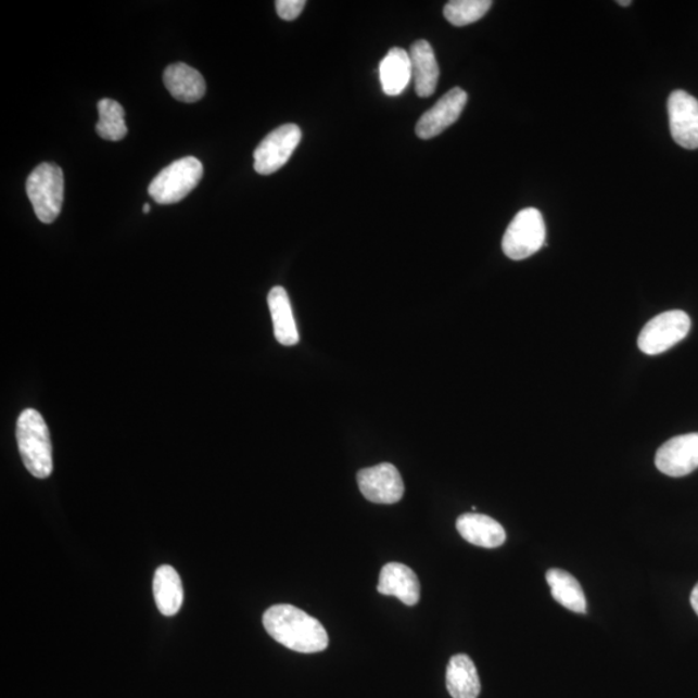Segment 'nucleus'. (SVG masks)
I'll use <instances>...</instances> for the list:
<instances>
[{
    "label": "nucleus",
    "mask_w": 698,
    "mask_h": 698,
    "mask_svg": "<svg viewBox=\"0 0 698 698\" xmlns=\"http://www.w3.org/2000/svg\"><path fill=\"white\" fill-rule=\"evenodd\" d=\"M263 625L277 643L295 652L317 653L329 646L322 623L294 606L270 607L263 615Z\"/></svg>",
    "instance_id": "1"
},
{
    "label": "nucleus",
    "mask_w": 698,
    "mask_h": 698,
    "mask_svg": "<svg viewBox=\"0 0 698 698\" xmlns=\"http://www.w3.org/2000/svg\"><path fill=\"white\" fill-rule=\"evenodd\" d=\"M16 436L26 470L34 478H50L53 471L52 444L43 417L37 410H24L17 420Z\"/></svg>",
    "instance_id": "2"
},
{
    "label": "nucleus",
    "mask_w": 698,
    "mask_h": 698,
    "mask_svg": "<svg viewBox=\"0 0 698 698\" xmlns=\"http://www.w3.org/2000/svg\"><path fill=\"white\" fill-rule=\"evenodd\" d=\"M26 193L40 221H55L64 202L63 169L55 164H42L34 168L26 181Z\"/></svg>",
    "instance_id": "3"
},
{
    "label": "nucleus",
    "mask_w": 698,
    "mask_h": 698,
    "mask_svg": "<svg viewBox=\"0 0 698 698\" xmlns=\"http://www.w3.org/2000/svg\"><path fill=\"white\" fill-rule=\"evenodd\" d=\"M202 176L201 161L194 157L181 158L162 169L149 185L148 192L161 205H172L185 200L199 186Z\"/></svg>",
    "instance_id": "4"
},
{
    "label": "nucleus",
    "mask_w": 698,
    "mask_h": 698,
    "mask_svg": "<svg viewBox=\"0 0 698 698\" xmlns=\"http://www.w3.org/2000/svg\"><path fill=\"white\" fill-rule=\"evenodd\" d=\"M546 226L537 208H524L515 216L503 240L504 253L512 261H524L545 245Z\"/></svg>",
    "instance_id": "5"
},
{
    "label": "nucleus",
    "mask_w": 698,
    "mask_h": 698,
    "mask_svg": "<svg viewBox=\"0 0 698 698\" xmlns=\"http://www.w3.org/2000/svg\"><path fill=\"white\" fill-rule=\"evenodd\" d=\"M689 330L690 318L686 312L680 309L663 312L643 328L638 345L643 354L660 355L682 342Z\"/></svg>",
    "instance_id": "6"
},
{
    "label": "nucleus",
    "mask_w": 698,
    "mask_h": 698,
    "mask_svg": "<svg viewBox=\"0 0 698 698\" xmlns=\"http://www.w3.org/2000/svg\"><path fill=\"white\" fill-rule=\"evenodd\" d=\"M302 140L301 128L294 124L276 128L264 138L254 152V168L257 174L270 175L288 164Z\"/></svg>",
    "instance_id": "7"
},
{
    "label": "nucleus",
    "mask_w": 698,
    "mask_h": 698,
    "mask_svg": "<svg viewBox=\"0 0 698 698\" xmlns=\"http://www.w3.org/2000/svg\"><path fill=\"white\" fill-rule=\"evenodd\" d=\"M357 483L363 496L372 504H397L405 492L403 478L391 464H381L358 471Z\"/></svg>",
    "instance_id": "8"
},
{
    "label": "nucleus",
    "mask_w": 698,
    "mask_h": 698,
    "mask_svg": "<svg viewBox=\"0 0 698 698\" xmlns=\"http://www.w3.org/2000/svg\"><path fill=\"white\" fill-rule=\"evenodd\" d=\"M656 467L671 478L687 477L698 469V432L668 440L656 453Z\"/></svg>",
    "instance_id": "9"
},
{
    "label": "nucleus",
    "mask_w": 698,
    "mask_h": 698,
    "mask_svg": "<svg viewBox=\"0 0 698 698\" xmlns=\"http://www.w3.org/2000/svg\"><path fill=\"white\" fill-rule=\"evenodd\" d=\"M668 112L671 137L677 145L698 148V100L686 91L670 94Z\"/></svg>",
    "instance_id": "10"
},
{
    "label": "nucleus",
    "mask_w": 698,
    "mask_h": 698,
    "mask_svg": "<svg viewBox=\"0 0 698 698\" xmlns=\"http://www.w3.org/2000/svg\"><path fill=\"white\" fill-rule=\"evenodd\" d=\"M467 104V93L462 88H452L435 105L418 120L416 132L422 140L436 138L447 127L456 124Z\"/></svg>",
    "instance_id": "11"
},
{
    "label": "nucleus",
    "mask_w": 698,
    "mask_h": 698,
    "mask_svg": "<svg viewBox=\"0 0 698 698\" xmlns=\"http://www.w3.org/2000/svg\"><path fill=\"white\" fill-rule=\"evenodd\" d=\"M378 593L396 596L405 606H416L420 598V584L413 569L399 562H389L379 575Z\"/></svg>",
    "instance_id": "12"
},
{
    "label": "nucleus",
    "mask_w": 698,
    "mask_h": 698,
    "mask_svg": "<svg viewBox=\"0 0 698 698\" xmlns=\"http://www.w3.org/2000/svg\"><path fill=\"white\" fill-rule=\"evenodd\" d=\"M456 525L458 533L471 545L496 548L506 542L504 526L486 515L477 512L460 515Z\"/></svg>",
    "instance_id": "13"
},
{
    "label": "nucleus",
    "mask_w": 698,
    "mask_h": 698,
    "mask_svg": "<svg viewBox=\"0 0 698 698\" xmlns=\"http://www.w3.org/2000/svg\"><path fill=\"white\" fill-rule=\"evenodd\" d=\"M409 56L418 97H432L436 91L440 77L435 52L427 40L420 39L410 47Z\"/></svg>",
    "instance_id": "14"
},
{
    "label": "nucleus",
    "mask_w": 698,
    "mask_h": 698,
    "mask_svg": "<svg viewBox=\"0 0 698 698\" xmlns=\"http://www.w3.org/2000/svg\"><path fill=\"white\" fill-rule=\"evenodd\" d=\"M164 83L168 92L182 103H195L206 93L205 79L201 73L187 64L169 65L164 73Z\"/></svg>",
    "instance_id": "15"
},
{
    "label": "nucleus",
    "mask_w": 698,
    "mask_h": 698,
    "mask_svg": "<svg viewBox=\"0 0 698 698\" xmlns=\"http://www.w3.org/2000/svg\"><path fill=\"white\" fill-rule=\"evenodd\" d=\"M413 78L411 60L409 52L399 47L389 51L379 64V79L382 90L388 97H398Z\"/></svg>",
    "instance_id": "16"
},
{
    "label": "nucleus",
    "mask_w": 698,
    "mask_h": 698,
    "mask_svg": "<svg viewBox=\"0 0 698 698\" xmlns=\"http://www.w3.org/2000/svg\"><path fill=\"white\" fill-rule=\"evenodd\" d=\"M446 688L453 698H478L481 690L475 663L469 656H453L446 669Z\"/></svg>",
    "instance_id": "17"
},
{
    "label": "nucleus",
    "mask_w": 698,
    "mask_h": 698,
    "mask_svg": "<svg viewBox=\"0 0 698 698\" xmlns=\"http://www.w3.org/2000/svg\"><path fill=\"white\" fill-rule=\"evenodd\" d=\"M268 306L270 316H272L277 342L287 345V347L300 343V333H297L288 291L281 287H276L270 290L268 294Z\"/></svg>",
    "instance_id": "18"
},
{
    "label": "nucleus",
    "mask_w": 698,
    "mask_h": 698,
    "mask_svg": "<svg viewBox=\"0 0 698 698\" xmlns=\"http://www.w3.org/2000/svg\"><path fill=\"white\" fill-rule=\"evenodd\" d=\"M153 594L158 611L172 617L180 611L185 601L181 579L172 566H161L154 573Z\"/></svg>",
    "instance_id": "19"
},
{
    "label": "nucleus",
    "mask_w": 698,
    "mask_h": 698,
    "mask_svg": "<svg viewBox=\"0 0 698 698\" xmlns=\"http://www.w3.org/2000/svg\"><path fill=\"white\" fill-rule=\"evenodd\" d=\"M547 584L551 587V595L560 606L575 613L585 614L587 602L584 589L571 573L561 569H550L546 573Z\"/></svg>",
    "instance_id": "20"
},
{
    "label": "nucleus",
    "mask_w": 698,
    "mask_h": 698,
    "mask_svg": "<svg viewBox=\"0 0 698 698\" xmlns=\"http://www.w3.org/2000/svg\"><path fill=\"white\" fill-rule=\"evenodd\" d=\"M100 119L97 132L100 138L119 141L127 135L124 107L117 101L103 99L98 104Z\"/></svg>",
    "instance_id": "21"
},
{
    "label": "nucleus",
    "mask_w": 698,
    "mask_h": 698,
    "mask_svg": "<svg viewBox=\"0 0 698 698\" xmlns=\"http://www.w3.org/2000/svg\"><path fill=\"white\" fill-rule=\"evenodd\" d=\"M491 0H452L444 7V16L454 26L479 22L491 10Z\"/></svg>",
    "instance_id": "22"
},
{
    "label": "nucleus",
    "mask_w": 698,
    "mask_h": 698,
    "mask_svg": "<svg viewBox=\"0 0 698 698\" xmlns=\"http://www.w3.org/2000/svg\"><path fill=\"white\" fill-rule=\"evenodd\" d=\"M304 7H306L304 0H277L276 2L277 13L287 22H293V20L300 17Z\"/></svg>",
    "instance_id": "23"
},
{
    "label": "nucleus",
    "mask_w": 698,
    "mask_h": 698,
    "mask_svg": "<svg viewBox=\"0 0 698 698\" xmlns=\"http://www.w3.org/2000/svg\"><path fill=\"white\" fill-rule=\"evenodd\" d=\"M690 605H693V608L698 615V584L695 586L693 594H690Z\"/></svg>",
    "instance_id": "24"
},
{
    "label": "nucleus",
    "mask_w": 698,
    "mask_h": 698,
    "mask_svg": "<svg viewBox=\"0 0 698 698\" xmlns=\"http://www.w3.org/2000/svg\"><path fill=\"white\" fill-rule=\"evenodd\" d=\"M617 4H620L622 7H629V5H632L633 2H632V0H619V2H617Z\"/></svg>",
    "instance_id": "25"
},
{
    "label": "nucleus",
    "mask_w": 698,
    "mask_h": 698,
    "mask_svg": "<svg viewBox=\"0 0 698 698\" xmlns=\"http://www.w3.org/2000/svg\"><path fill=\"white\" fill-rule=\"evenodd\" d=\"M151 205H149V203H145L144 207H142V212H144V214L151 213Z\"/></svg>",
    "instance_id": "26"
}]
</instances>
